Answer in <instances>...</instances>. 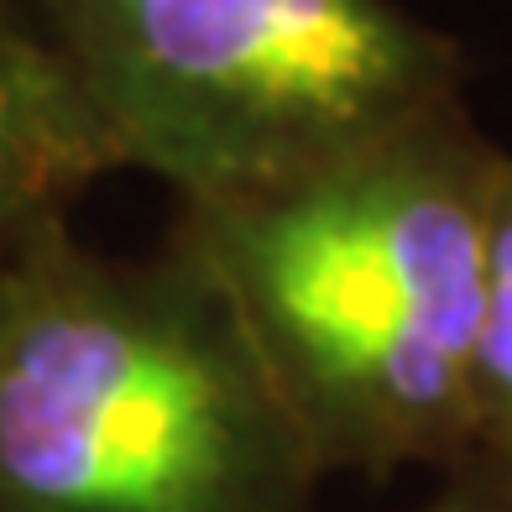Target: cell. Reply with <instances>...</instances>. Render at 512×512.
<instances>
[{"mask_svg":"<svg viewBox=\"0 0 512 512\" xmlns=\"http://www.w3.org/2000/svg\"><path fill=\"white\" fill-rule=\"evenodd\" d=\"M486 471L512 481V147H502L497 189H492V230H486V304H481V345H476V418L471 450Z\"/></svg>","mask_w":512,"mask_h":512,"instance_id":"cell-5","label":"cell"},{"mask_svg":"<svg viewBox=\"0 0 512 512\" xmlns=\"http://www.w3.org/2000/svg\"><path fill=\"white\" fill-rule=\"evenodd\" d=\"M502 142L471 100L262 194L183 204L324 476L450 471L471 450Z\"/></svg>","mask_w":512,"mask_h":512,"instance_id":"cell-1","label":"cell"},{"mask_svg":"<svg viewBox=\"0 0 512 512\" xmlns=\"http://www.w3.org/2000/svg\"><path fill=\"white\" fill-rule=\"evenodd\" d=\"M413 512H512V481L486 471L481 460H460L439 471V492Z\"/></svg>","mask_w":512,"mask_h":512,"instance_id":"cell-6","label":"cell"},{"mask_svg":"<svg viewBox=\"0 0 512 512\" xmlns=\"http://www.w3.org/2000/svg\"><path fill=\"white\" fill-rule=\"evenodd\" d=\"M319 481L178 241L115 262L58 225L0 262V512H314Z\"/></svg>","mask_w":512,"mask_h":512,"instance_id":"cell-2","label":"cell"},{"mask_svg":"<svg viewBox=\"0 0 512 512\" xmlns=\"http://www.w3.org/2000/svg\"><path fill=\"white\" fill-rule=\"evenodd\" d=\"M115 173V152L84 89L37 32L0 0V262L63 225L89 183Z\"/></svg>","mask_w":512,"mask_h":512,"instance_id":"cell-4","label":"cell"},{"mask_svg":"<svg viewBox=\"0 0 512 512\" xmlns=\"http://www.w3.org/2000/svg\"><path fill=\"white\" fill-rule=\"evenodd\" d=\"M115 168L178 204L262 194L465 100L460 42L403 0H16Z\"/></svg>","mask_w":512,"mask_h":512,"instance_id":"cell-3","label":"cell"}]
</instances>
